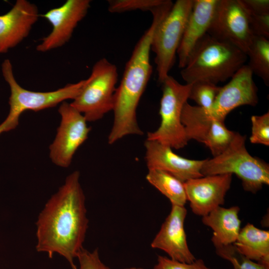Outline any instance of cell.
<instances>
[{
    "mask_svg": "<svg viewBox=\"0 0 269 269\" xmlns=\"http://www.w3.org/2000/svg\"><path fill=\"white\" fill-rule=\"evenodd\" d=\"M88 219L85 197L75 171L48 200L36 222V250L50 258L55 253L64 257L72 269H77L74 259L83 248Z\"/></svg>",
    "mask_w": 269,
    "mask_h": 269,
    "instance_id": "1",
    "label": "cell"
},
{
    "mask_svg": "<svg viewBox=\"0 0 269 269\" xmlns=\"http://www.w3.org/2000/svg\"><path fill=\"white\" fill-rule=\"evenodd\" d=\"M169 11L168 6L162 5L152 13L150 26L135 44L126 65L114 96V121L108 136L110 144L128 135L143 134L137 123L136 109L152 73L150 62L152 37L157 25Z\"/></svg>",
    "mask_w": 269,
    "mask_h": 269,
    "instance_id": "2",
    "label": "cell"
},
{
    "mask_svg": "<svg viewBox=\"0 0 269 269\" xmlns=\"http://www.w3.org/2000/svg\"><path fill=\"white\" fill-rule=\"evenodd\" d=\"M247 58L236 47L207 33L194 48L181 76L186 84L206 81L217 85L231 78Z\"/></svg>",
    "mask_w": 269,
    "mask_h": 269,
    "instance_id": "3",
    "label": "cell"
},
{
    "mask_svg": "<svg viewBox=\"0 0 269 269\" xmlns=\"http://www.w3.org/2000/svg\"><path fill=\"white\" fill-rule=\"evenodd\" d=\"M253 74L248 66L243 65L224 86L221 87L212 105L205 110L184 104L181 122L187 132L200 130L211 120L224 122L226 116L237 107L255 106L258 103V88L253 79Z\"/></svg>",
    "mask_w": 269,
    "mask_h": 269,
    "instance_id": "4",
    "label": "cell"
},
{
    "mask_svg": "<svg viewBox=\"0 0 269 269\" xmlns=\"http://www.w3.org/2000/svg\"><path fill=\"white\" fill-rule=\"evenodd\" d=\"M246 137L236 132L227 148L220 155L205 159L201 173L203 176L229 173L240 178L244 189L253 193L269 184V165L252 156L245 146Z\"/></svg>",
    "mask_w": 269,
    "mask_h": 269,
    "instance_id": "5",
    "label": "cell"
},
{
    "mask_svg": "<svg viewBox=\"0 0 269 269\" xmlns=\"http://www.w3.org/2000/svg\"><path fill=\"white\" fill-rule=\"evenodd\" d=\"M1 72L10 89L9 113L0 124V134L14 129L18 125L20 115L26 111H39L55 107L68 99L74 100L79 94L86 79L68 84L56 90L36 92L25 89L16 81L10 61L5 59L1 64Z\"/></svg>",
    "mask_w": 269,
    "mask_h": 269,
    "instance_id": "6",
    "label": "cell"
},
{
    "mask_svg": "<svg viewBox=\"0 0 269 269\" xmlns=\"http://www.w3.org/2000/svg\"><path fill=\"white\" fill-rule=\"evenodd\" d=\"M118 73L116 66L102 58L94 65L90 76L70 104L87 122L101 119L113 110Z\"/></svg>",
    "mask_w": 269,
    "mask_h": 269,
    "instance_id": "7",
    "label": "cell"
},
{
    "mask_svg": "<svg viewBox=\"0 0 269 269\" xmlns=\"http://www.w3.org/2000/svg\"><path fill=\"white\" fill-rule=\"evenodd\" d=\"M161 84V123L156 131L147 133L146 139L180 149L186 146L189 141L181 122V115L189 98L192 84H181L169 75Z\"/></svg>",
    "mask_w": 269,
    "mask_h": 269,
    "instance_id": "8",
    "label": "cell"
},
{
    "mask_svg": "<svg viewBox=\"0 0 269 269\" xmlns=\"http://www.w3.org/2000/svg\"><path fill=\"white\" fill-rule=\"evenodd\" d=\"M193 3L194 0H176L155 29L150 50L155 54L157 79L161 84L174 65Z\"/></svg>",
    "mask_w": 269,
    "mask_h": 269,
    "instance_id": "9",
    "label": "cell"
},
{
    "mask_svg": "<svg viewBox=\"0 0 269 269\" xmlns=\"http://www.w3.org/2000/svg\"><path fill=\"white\" fill-rule=\"evenodd\" d=\"M58 112L61 122L49 146V156L56 165L67 167L76 150L88 138L91 128L84 116L70 103H62Z\"/></svg>",
    "mask_w": 269,
    "mask_h": 269,
    "instance_id": "10",
    "label": "cell"
},
{
    "mask_svg": "<svg viewBox=\"0 0 269 269\" xmlns=\"http://www.w3.org/2000/svg\"><path fill=\"white\" fill-rule=\"evenodd\" d=\"M207 33L246 54L254 36L249 28L248 14L240 0H218Z\"/></svg>",
    "mask_w": 269,
    "mask_h": 269,
    "instance_id": "11",
    "label": "cell"
},
{
    "mask_svg": "<svg viewBox=\"0 0 269 269\" xmlns=\"http://www.w3.org/2000/svg\"><path fill=\"white\" fill-rule=\"evenodd\" d=\"M90 0H67L59 7L40 14L52 25V30L41 39L36 50L45 52L64 45L71 39L78 23L90 7Z\"/></svg>",
    "mask_w": 269,
    "mask_h": 269,
    "instance_id": "12",
    "label": "cell"
},
{
    "mask_svg": "<svg viewBox=\"0 0 269 269\" xmlns=\"http://www.w3.org/2000/svg\"><path fill=\"white\" fill-rule=\"evenodd\" d=\"M232 179V174L226 173L203 176L184 182L187 200L192 212L203 217L223 205Z\"/></svg>",
    "mask_w": 269,
    "mask_h": 269,
    "instance_id": "13",
    "label": "cell"
},
{
    "mask_svg": "<svg viewBox=\"0 0 269 269\" xmlns=\"http://www.w3.org/2000/svg\"><path fill=\"white\" fill-rule=\"evenodd\" d=\"M184 206L171 205L170 213L151 243V247L165 252L169 258L191 263L196 259L190 250L184 230L187 215Z\"/></svg>",
    "mask_w": 269,
    "mask_h": 269,
    "instance_id": "14",
    "label": "cell"
},
{
    "mask_svg": "<svg viewBox=\"0 0 269 269\" xmlns=\"http://www.w3.org/2000/svg\"><path fill=\"white\" fill-rule=\"evenodd\" d=\"M145 159L149 169H159L184 182L203 176L201 173L204 160H192L175 153L170 147L151 140L144 142Z\"/></svg>",
    "mask_w": 269,
    "mask_h": 269,
    "instance_id": "15",
    "label": "cell"
},
{
    "mask_svg": "<svg viewBox=\"0 0 269 269\" xmlns=\"http://www.w3.org/2000/svg\"><path fill=\"white\" fill-rule=\"evenodd\" d=\"M39 16L37 6L27 0H16L8 12L0 15V55L26 38Z\"/></svg>",
    "mask_w": 269,
    "mask_h": 269,
    "instance_id": "16",
    "label": "cell"
},
{
    "mask_svg": "<svg viewBox=\"0 0 269 269\" xmlns=\"http://www.w3.org/2000/svg\"><path fill=\"white\" fill-rule=\"evenodd\" d=\"M218 0H194L177 51L178 67L184 68L199 41L207 33Z\"/></svg>",
    "mask_w": 269,
    "mask_h": 269,
    "instance_id": "17",
    "label": "cell"
},
{
    "mask_svg": "<svg viewBox=\"0 0 269 269\" xmlns=\"http://www.w3.org/2000/svg\"><path fill=\"white\" fill-rule=\"evenodd\" d=\"M240 210L237 206L228 208L218 206L202 217L203 224L213 231L211 241L214 246L232 244L236 242L241 230Z\"/></svg>",
    "mask_w": 269,
    "mask_h": 269,
    "instance_id": "18",
    "label": "cell"
},
{
    "mask_svg": "<svg viewBox=\"0 0 269 269\" xmlns=\"http://www.w3.org/2000/svg\"><path fill=\"white\" fill-rule=\"evenodd\" d=\"M250 260L269 269V232L248 223L233 244Z\"/></svg>",
    "mask_w": 269,
    "mask_h": 269,
    "instance_id": "19",
    "label": "cell"
},
{
    "mask_svg": "<svg viewBox=\"0 0 269 269\" xmlns=\"http://www.w3.org/2000/svg\"><path fill=\"white\" fill-rule=\"evenodd\" d=\"M146 179L170 200L171 205L184 206L187 200L184 182L159 169H149Z\"/></svg>",
    "mask_w": 269,
    "mask_h": 269,
    "instance_id": "20",
    "label": "cell"
},
{
    "mask_svg": "<svg viewBox=\"0 0 269 269\" xmlns=\"http://www.w3.org/2000/svg\"><path fill=\"white\" fill-rule=\"evenodd\" d=\"M249 57L247 65L253 74L261 78L269 85V39L254 36L246 53Z\"/></svg>",
    "mask_w": 269,
    "mask_h": 269,
    "instance_id": "21",
    "label": "cell"
},
{
    "mask_svg": "<svg viewBox=\"0 0 269 269\" xmlns=\"http://www.w3.org/2000/svg\"><path fill=\"white\" fill-rule=\"evenodd\" d=\"M236 132L228 129L224 122L212 120L201 143L211 151L213 157L224 152L232 142Z\"/></svg>",
    "mask_w": 269,
    "mask_h": 269,
    "instance_id": "22",
    "label": "cell"
},
{
    "mask_svg": "<svg viewBox=\"0 0 269 269\" xmlns=\"http://www.w3.org/2000/svg\"><path fill=\"white\" fill-rule=\"evenodd\" d=\"M216 254L230 262L234 269H266L242 253L233 244L214 245Z\"/></svg>",
    "mask_w": 269,
    "mask_h": 269,
    "instance_id": "23",
    "label": "cell"
},
{
    "mask_svg": "<svg viewBox=\"0 0 269 269\" xmlns=\"http://www.w3.org/2000/svg\"><path fill=\"white\" fill-rule=\"evenodd\" d=\"M191 84L188 99L194 101L198 106L204 109L210 108L221 87L206 81H197Z\"/></svg>",
    "mask_w": 269,
    "mask_h": 269,
    "instance_id": "24",
    "label": "cell"
},
{
    "mask_svg": "<svg viewBox=\"0 0 269 269\" xmlns=\"http://www.w3.org/2000/svg\"><path fill=\"white\" fill-rule=\"evenodd\" d=\"M166 0H109L108 10L112 13H122L139 10L151 13Z\"/></svg>",
    "mask_w": 269,
    "mask_h": 269,
    "instance_id": "25",
    "label": "cell"
},
{
    "mask_svg": "<svg viewBox=\"0 0 269 269\" xmlns=\"http://www.w3.org/2000/svg\"><path fill=\"white\" fill-rule=\"evenodd\" d=\"M252 133L250 142L269 145V113L251 117Z\"/></svg>",
    "mask_w": 269,
    "mask_h": 269,
    "instance_id": "26",
    "label": "cell"
},
{
    "mask_svg": "<svg viewBox=\"0 0 269 269\" xmlns=\"http://www.w3.org/2000/svg\"><path fill=\"white\" fill-rule=\"evenodd\" d=\"M153 269H214L208 267L202 259H196L191 263H186L158 256L157 263Z\"/></svg>",
    "mask_w": 269,
    "mask_h": 269,
    "instance_id": "27",
    "label": "cell"
},
{
    "mask_svg": "<svg viewBox=\"0 0 269 269\" xmlns=\"http://www.w3.org/2000/svg\"><path fill=\"white\" fill-rule=\"evenodd\" d=\"M249 25L254 36L269 39V13L248 14Z\"/></svg>",
    "mask_w": 269,
    "mask_h": 269,
    "instance_id": "28",
    "label": "cell"
},
{
    "mask_svg": "<svg viewBox=\"0 0 269 269\" xmlns=\"http://www.w3.org/2000/svg\"><path fill=\"white\" fill-rule=\"evenodd\" d=\"M77 258L79 262L80 269H110L100 260L98 249L89 252L83 248Z\"/></svg>",
    "mask_w": 269,
    "mask_h": 269,
    "instance_id": "29",
    "label": "cell"
},
{
    "mask_svg": "<svg viewBox=\"0 0 269 269\" xmlns=\"http://www.w3.org/2000/svg\"><path fill=\"white\" fill-rule=\"evenodd\" d=\"M249 15L269 13V0H240Z\"/></svg>",
    "mask_w": 269,
    "mask_h": 269,
    "instance_id": "30",
    "label": "cell"
},
{
    "mask_svg": "<svg viewBox=\"0 0 269 269\" xmlns=\"http://www.w3.org/2000/svg\"><path fill=\"white\" fill-rule=\"evenodd\" d=\"M124 269H143L140 268L132 267V268H125Z\"/></svg>",
    "mask_w": 269,
    "mask_h": 269,
    "instance_id": "31",
    "label": "cell"
}]
</instances>
